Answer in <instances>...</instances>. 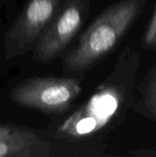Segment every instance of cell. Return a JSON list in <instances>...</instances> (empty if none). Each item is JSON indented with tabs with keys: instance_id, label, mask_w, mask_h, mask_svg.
Returning <instances> with one entry per match:
<instances>
[{
	"instance_id": "6da1fadb",
	"label": "cell",
	"mask_w": 156,
	"mask_h": 157,
	"mask_svg": "<svg viewBox=\"0 0 156 157\" xmlns=\"http://www.w3.org/2000/svg\"><path fill=\"white\" fill-rule=\"evenodd\" d=\"M143 0H120L104 9L63 60L67 75L82 74L108 56L140 15Z\"/></svg>"
},
{
	"instance_id": "7a4b0ae2",
	"label": "cell",
	"mask_w": 156,
	"mask_h": 157,
	"mask_svg": "<svg viewBox=\"0 0 156 157\" xmlns=\"http://www.w3.org/2000/svg\"><path fill=\"white\" fill-rule=\"evenodd\" d=\"M119 75L120 63L96 92L54 129L55 136L83 140L104 130L113 121L120 106Z\"/></svg>"
},
{
	"instance_id": "3957f363",
	"label": "cell",
	"mask_w": 156,
	"mask_h": 157,
	"mask_svg": "<svg viewBox=\"0 0 156 157\" xmlns=\"http://www.w3.org/2000/svg\"><path fill=\"white\" fill-rule=\"evenodd\" d=\"M82 91V81L79 78L40 76L17 83L11 89L9 98L20 107L47 115H61L72 108Z\"/></svg>"
},
{
	"instance_id": "277c9868",
	"label": "cell",
	"mask_w": 156,
	"mask_h": 157,
	"mask_svg": "<svg viewBox=\"0 0 156 157\" xmlns=\"http://www.w3.org/2000/svg\"><path fill=\"white\" fill-rule=\"evenodd\" d=\"M91 0H61V3L33 47V59L50 63L62 54L84 26Z\"/></svg>"
},
{
	"instance_id": "5b68a950",
	"label": "cell",
	"mask_w": 156,
	"mask_h": 157,
	"mask_svg": "<svg viewBox=\"0 0 156 157\" xmlns=\"http://www.w3.org/2000/svg\"><path fill=\"white\" fill-rule=\"evenodd\" d=\"M61 0H27L4 37V52L7 60L33 49L36 41L53 17Z\"/></svg>"
},
{
	"instance_id": "8992f818",
	"label": "cell",
	"mask_w": 156,
	"mask_h": 157,
	"mask_svg": "<svg viewBox=\"0 0 156 157\" xmlns=\"http://www.w3.org/2000/svg\"><path fill=\"white\" fill-rule=\"evenodd\" d=\"M54 155L53 145L29 130L15 137L0 139V157H51Z\"/></svg>"
},
{
	"instance_id": "52a82bcc",
	"label": "cell",
	"mask_w": 156,
	"mask_h": 157,
	"mask_svg": "<svg viewBox=\"0 0 156 157\" xmlns=\"http://www.w3.org/2000/svg\"><path fill=\"white\" fill-rule=\"evenodd\" d=\"M26 131V129H21L14 125H0V139L15 137Z\"/></svg>"
},
{
	"instance_id": "ba28073f",
	"label": "cell",
	"mask_w": 156,
	"mask_h": 157,
	"mask_svg": "<svg viewBox=\"0 0 156 157\" xmlns=\"http://www.w3.org/2000/svg\"><path fill=\"white\" fill-rule=\"evenodd\" d=\"M147 100L152 109L156 112V76L153 79L152 83L149 86L148 93H147Z\"/></svg>"
},
{
	"instance_id": "9c48e42d",
	"label": "cell",
	"mask_w": 156,
	"mask_h": 157,
	"mask_svg": "<svg viewBox=\"0 0 156 157\" xmlns=\"http://www.w3.org/2000/svg\"><path fill=\"white\" fill-rule=\"evenodd\" d=\"M156 32V9L154 16H153V18L149 24V27H148V29H147V32H146V35H145V42L146 43H150V41L152 40L153 37L154 36Z\"/></svg>"
},
{
	"instance_id": "30bf717a",
	"label": "cell",
	"mask_w": 156,
	"mask_h": 157,
	"mask_svg": "<svg viewBox=\"0 0 156 157\" xmlns=\"http://www.w3.org/2000/svg\"><path fill=\"white\" fill-rule=\"evenodd\" d=\"M149 44L154 45V46H156V32H155V34H154V36L153 37L152 40L150 41V43H149Z\"/></svg>"
}]
</instances>
